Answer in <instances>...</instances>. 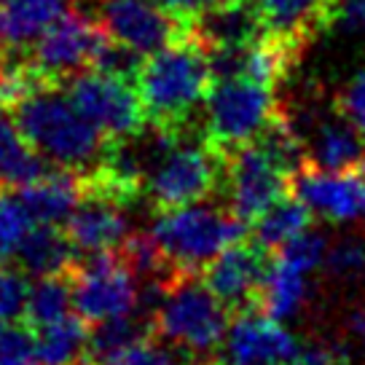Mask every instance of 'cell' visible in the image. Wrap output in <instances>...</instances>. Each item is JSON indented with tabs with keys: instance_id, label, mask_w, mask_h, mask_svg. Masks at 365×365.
<instances>
[{
	"instance_id": "obj_1",
	"label": "cell",
	"mask_w": 365,
	"mask_h": 365,
	"mask_svg": "<svg viewBox=\"0 0 365 365\" xmlns=\"http://www.w3.org/2000/svg\"><path fill=\"white\" fill-rule=\"evenodd\" d=\"M24 140L48 164L89 175L103 164L110 140L81 113L59 83H43L11 108Z\"/></svg>"
},
{
	"instance_id": "obj_2",
	"label": "cell",
	"mask_w": 365,
	"mask_h": 365,
	"mask_svg": "<svg viewBox=\"0 0 365 365\" xmlns=\"http://www.w3.org/2000/svg\"><path fill=\"white\" fill-rule=\"evenodd\" d=\"M212 70L207 48L188 30L164 48L145 54L135 73L140 103L148 124L182 132L196 105L205 103L212 89Z\"/></svg>"
},
{
	"instance_id": "obj_3",
	"label": "cell",
	"mask_w": 365,
	"mask_h": 365,
	"mask_svg": "<svg viewBox=\"0 0 365 365\" xmlns=\"http://www.w3.org/2000/svg\"><path fill=\"white\" fill-rule=\"evenodd\" d=\"M247 223H242L226 205H185L159 212L150 228L153 245L170 277L202 274L207 263L228 245L247 237Z\"/></svg>"
},
{
	"instance_id": "obj_4",
	"label": "cell",
	"mask_w": 365,
	"mask_h": 365,
	"mask_svg": "<svg viewBox=\"0 0 365 365\" xmlns=\"http://www.w3.org/2000/svg\"><path fill=\"white\" fill-rule=\"evenodd\" d=\"M231 317V309L205 285L202 274L172 277L150 309L153 336L191 354L220 349Z\"/></svg>"
},
{
	"instance_id": "obj_5",
	"label": "cell",
	"mask_w": 365,
	"mask_h": 365,
	"mask_svg": "<svg viewBox=\"0 0 365 365\" xmlns=\"http://www.w3.org/2000/svg\"><path fill=\"white\" fill-rule=\"evenodd\" d=\"M205 108V140L217 153L258 140L263 129L282 113L274 86L245 76L215 81L207 94Z\"/></svg>"
},
{
	"instance_id": "obj_6",
	"label": "cell",
	"mask_w": 365,
	"mask_h": 365,
	"mask_svg": "<svg viewBox=\"0 0 365 365\" xmlns=\"http://www.w3.org/2000/svg\"><path fill=\"white\" fill-rule=\"evenodd\" d=\"M73 309L89 325L129 317L140 304V274L121 250L83 255L70 266Z\"/></svg>"
},
{
	"instance_id": "obj_7",
	"label": "cell",
	"mask_w": 365,
	"mask_h": 365,
	"mask_svg": "<svg viewBox=\"0 0 365 365\" xmlns=\"http://www.w3.org/2000/svg\"><path fill=\"white\" fill-rule=\"evenodd\" d=\"M223 180V156L205 137L202 143H180L161 153L145 178V194L156 212L205 202Z\"/></svg>"
},
{
	"instance_id": "obj_8",
	"label": "cell",
	"mask_w": 365,
	"mask_h": 365,
	"mask_svg": "<svg viewBox=\"0 0 365 365\" xmlns=\"http://www.w3.org/2000/svg\"><path fill=\"white\" fill-rule=\"evenodd\" d=\"M68 97L110 143L129 140L148 126L137 86L118 73L81 70L68 81Z\"/></svg>"
},
{
	"instance_id": "obj_9",
	"label": "cell",
	"mask_w": 365,
	"mask_h": 365,
	"mask_svg": "<svg viewBox=\"0 0 365 365\" xmlns=\"http://www.w3.org/2000/svg\"><path fill=\"white\" fill-rule=\"evenodd\" d=\"M220 156H223L220 188L226 194V207L250 228L263 212H269L279 199L290 194V175L255 140Z\"/></svg>"
},
{
	"instance_id": "obj_10",
	"label": "cell",
	"mask_w": 365,
	"mask_h": 365,
	"mask_svg": "<svg viewBox=\"0 0 365 365\" xmlns=\"http://www.w3.org/2000/svg\"><path fill=\"white\" fill-rule=\"evenodd\" d=\"M105 38H108V33L97 19L70 9L35 41L27 62L41 76L62 86L76 73L91 68Z\"/></svg>"
},
{
	"instance_id": "obj_11",
	"label": "cell",
	"mask_w": 365,
	"mask_h": 365,
	"mask_svg": "<svg viewBox=\"0 0 365 365\" xmlns=\"http://www.w3.org/2000/svg\"><path fill=\"white\" fill-rule=\"evenodd\" d=\"M97 22L113 38L140 57L153 54L191 30V24L170 14L159 0H100Z\"/></svg>"
},
{
	"instance_id": "obj_12",
	"label": "cell",
	"mask_w": 365,
	"mask_h": 365,
	"mask_svg": "<svg viewBox=\"0 0 365 365\" xmlns=\"http://www.w3.org/2000/svg\"><path fill=\"white\" fill-rule=\"evenodd\" d=\"M304 346L282 325L261 309H245L231 317L217 365H290Z\"/></svg>"
},
{
	"instance_id": "obj_13",
	"label": "cell",
	"mask_w": 365,
	"mask_h": 365,
	"mask_svg": "<svg viewBox=\"0 0 365 365\" xmlns=\"http://www.w3.org/2000/svg\"><path fill=\"white\" fill-rule=\"evenodd\" d=\"M266 269H269V250L245 237L228 245L223 252H217L202 269V279L231 309V314H237L245 309H258Z\"/></svg>"
},
{
	"instance_id": "obj_14",
	"label": "cell",
	"mask_w": 365,
	"mask_h": 365,
	"mask_svg": "<svg viewBox=\"0 0 365 365\" xmlns=\"http://www.w3.org/2000/svg\"><path fill=\"white\" fill-rule=\"evenodd\" d=\"M290 194L331 223H349L365 212V180L357 170L336 172L304 164L290 175Z\"/></svg>"
},
{
	"instance_id": "obj_15",
	"label": "cell",
	"mask_w": 365,
	"mask_h": 365,
	"mask_svg": "<svg viewBox=\"0 0 365 365\" xmlns=\"http://www.w3.org/2000/svg\"><path fill=\"white\" fill-rule=\"evenodd\" d=\"M124 207L126 205L121 199L83 182V196H81L78 207L62 226L78 255L115 252L124 247L126 240L132 237Z\"/></svg>"
},
{
	"instance_id": "obj_16",
	"label": "cell",
	"mask_w": 365,
	"mask_h": 365,
	"mask_svg": "<svg viewBox=\"0 0 365 365\" xmlns=\"http://www.w3.org/2000/svg\"><path fill=\"white\" fill-rule=\"evenodd\" d=\"M263 30L255 0H217L191 22V33L205 48L247 46L261 38Z\"/></svg>"
},
{
	"instance_id": "obj_17",
	"label": "cell",
	"mask_w": 365,
	"mask_h": 365,
	"mask_svg": "<svg viewBox=\"0 0 365 365\" xmlns=\"http://www.w3.org/2000/svg\"><path fill=\"white\" fill-rule=\"evenodd\" d=\"M19 194H22L27 210L33 212L35 223L65 226L83 196V175L62 170V167H51L38 180L19 185Z\"/></svg>"
},
{
	"instance_id": "obj_18",
	"label": "cell",
	"mask_w": 365,
	"mask_h": 365,
	"mask_svg": "<svg viewBox=\"0 0 365 365\" xmlns=\"http://www.w3.org/2000/svg\"><path fill=\"white\" fill-rule=\"evenodd\" d=\"M73 9V0H3L0 3V48L19 51Z\"/></svg>"
},
{
	"instance_id": "obj_19",
	"label": "cell",
	"mask_w": 365,
	"mask_h": 365,
	"mask_svg": "<svg viewBox=\"0 0 365 365\" xmlns=\"http://www.w3.org/2000/svg\"><path fill=\"white\" fill-rule=\"evenodd\" d=\"M263 27L307 46L314 35L333 22L336 0H255Z\"/></svg>"
},
{
	"instance_id": "obj_20",
	"label": "cell",
	"mask_w": 365,
	"mask_h": 365,
	"mask_svg": "<svg viewBox=\"0 0 365 365\" xmlns=\"http://www.w3.org/2000/svg\"><path fill=\"white\" fill-rule=\"evenodd\" d=\"M309 164L319 170H357L365 159V137L341 113L339 118L319 121L312 140L307 143Z\"/></svg>"
},
{
	"instance_id": "obj_21",
	"label": "cell",
	"mask_w": 365,
	"mask_h": 365,
	"mask_svg": "<svg viewBox=\"0 0 365 365\" xmlns=\"http://www.w3.org/2000/svg\"><path fill=\"white\" fill-rule=\"evenodd\" d=\"M78 261V250L68 240L65 228L51 223H35L27 234L22 250L16 255V263L24 274L33 277H48V274H65Z\"/></svg>"
},
{
	"instance_id": "obj_22",
	"label": "cell",
	"mask_w": 365,
	"mask_h": 365,
	"mask_svg": "<svg viewBox=\"0 0 365 365\" xmlns=\"http://www.w3.org/2000/svg\"><path fill=\"white\" fill-rule=\"evenodd\" d=\"M35 333V357L43 365H81L86 360L91 325L78 312L57 319Z\"/></svg>"
},
{
	"instance_id": "obj_23",
	"label": "cell",
	"mask_w": 365,
	"mask_h": 365,
	"mask_svg": "<svg viewBox=\"0 0 365 365\" xmlns=\"http://www.w3.org/2000/svg\"><path fill=\"white\" fill-rule=\"evenodd\" d=\"M54 164H48L24 140L14 115L0 113V185L3 188H19V185L38 180Z\"/></svg>"
},
{
	"instance_id": "obj_24",
	"label": "cell",
	"mask_w": 365,
	"mask_h": 365,
	"mask_svg": "<svg viewBox=\"0 0 365 365\" xmlns=\"http://www.w3.org/2000/svg\"><path fill=\"white\" fill-rule=\"evenodd\" d=\"M307 293H309V274L301 272L293 263L272 255L266 277H263L258 309L266 312L274 319H290L293 314H298V309L304 307Z\"/></svg>"
},
{
	"instance_id": "obj_25",
	"label": "cell",
	"mask_w": 365,
	"mask_h": 365,
	"mask_svg": "<svg viewBox=\"0 0 365 365\" xmlns=\"http://www.w3.org/2000/svg\"><path fill=\"white\" fill-rule=\"evenodd\" d=\"M312 210H309L298 196L287 194L285 199H279L277 205L263 212L255 223H252V240L269 252L279 250L282 245L304 234L307 228H312Z\"/></svg>"
},
{
	"instance_id": "obj_26",
	"label": "cell",
	"mask_w": 365,
	"mask_h": 365,
	"mask_svg": "<svg viewBox=\"0 0 365 365\" xmlns=\"http://www.w3.org/2000/svg\"><path fill=\"white\" fill-rule=\"evenodd\" d=\"M73 309V282H70V272L65 274H48V277H38V282L30 285V296H27V309H24V325L30 331L46 328L57 319L68 317Z\"/></svg>"
},
{
	"instance_id": "obj_27",
	"label": "cell",
	"mask_w": 365,
	"mask_h": 365,
	"mask_svg": "<svg viewBox=\"0 0 365 365\" xmlns=\"http://www.w3.org/2000/svg\"><path fill=\"white\" fill-rule=\"evenodd\" d=\"M33 228L35 217L24 205L19 188L0 185V263L16 261L24 240Z\"/></svg>"
},
{
	"instance_id": "obj_28",
	"label": "cell",
	"mask_w": 365,
	"mask_h": 365,
	"mask_svg": "<svg viewBox=\"0 0 365 365\" xmlns=\"http://www.w3.org/2000/svg\"><path fill=\"white\" fill-rule=\"evenodd\" d=\"M272 255L282 258V261L298 266L301 272L312 274L317 266L325 263V255H328V240L322 231H314V228H307L304 234H298L293 240L282 245L279 250H274Z\"/></svg>"
},
{
	"instance_id": "obj_29",
	"label": "cell",
	"mask_w": 365,
	"mask_h": 365,
	"mask_svg": "<svg viewBox=\"0 0 365 365\" xmlns=\"http://www.w3.org/2000/svg\"><path fill=\"white\" fill-rule=\"evenodd\" d=\"M27 296H30L27 274L0 266V322L24 319Z\"/></svg>"
},
{
	"instance_id": "obj_30",
	"label": "cell",
	"mask_w": 365,
	"mask_h": 365,
	"mask_svg": "<svg viewBox=\"0 0 365 365\" xmlns=\"http://www.w3.org/2000/svg\"><path fill=\"white\" fill-rule=\"evenodd\" d=\"M35 360V333L27 325L0 322V365H30Z\"/></svg>"
},
{
	"instance_id": "obj_31",
	"label": "cell",
	"mask_w": 365,
	"mask_h": 365,
	"mask_svg": "<svg viewBox=\"0 0 365 365\" xmlns=\"http://www.w3.org/2000/svg\"><path fill=\"white\" fill-rule=\"evenodd\" d=\"M325 266L331 269V274L336 277H357V274L365 272V242L349 240L339 242L328 247V255H325Z\"/></svg>"
},
{
	"instance_id": "obj_32",
	"label": "cell",
	"mask_w": 365,
	"mask_h": 365,
	"mask_svg": "<svg viewBox=\"0 0 365 365\" xmlns=\"http://www.w3.org/2000/svg\"><path fill=\"white\" fill-rule=\"evenodd\" d=\"M336 110L365 137V70L354 73L352 78L344 83L339 100H336Z\"/></svg>"
},
{
	"instance_id": "obj_33",
	"label": "cell",
	"mask_w": 365,
	"mask_h": 365,
	"mask_svg": "<svg viewBox=\"0 0 365 365\" xmlns=\"http://www.w3.org/2000/svg\"><path fill=\"white\" fill-rule=\"evenodd\" d=\"M172 349H175V346L167 349L161 339L148 336V339L137 341L115 365H182L180 357L172 352Z\"/></svg>"
},
{
	"instance_id": "obj_34",
	"label": "cell",
	"mask_w": 365,
	"mask_h": 365,
	"mask_svg": "<svg viewBox=\"0 0 365 365\" xmlns=\"http://www.w3.org/2000/svg\"><path fill=\"white\" fill-rule=\"evenodd\" d=\"M333 22H341L346 30H363L365 33V0H341V3H336Z\"/></svg>"
},
{
	"instance_id": "obj_35",
	"label": "cell",
	"mask_w": 365,
	"mask_h": 365,
	"mask_svg": "<svg viewBox=\"0 0 365 365\" xmlns=\"http://www.w3.org/2000/svg\"><path fill=\"white\" fill-rule=\"evenodd\" d=\"M290 365H344L341 357L325 346H309V349H301L298 357Z\"/></svg>"
},
{
	"instance_id": "obj_36",
	"label": "cell",
	"mask_w": 365,
	"mask_h": 365,
	"mask_svg": "<svg viewBox=\"0 0 365 365\" xmlns=\"http://www.w3.org/2000/svg\"><path fill=\"white\" fill-rule=\"evenodd\" d=\"M352 325H354V331H357V336H360V339H365V304H363V309L354 314Z\"/></svg>"
},
{
	"instance_id": "obj_37",
	"label": "cell",
	"mask_w": 365,
	"mask_h": 365,
	"mask_svg": "<svg viewBox=\"0 0 365 365\" xmlns=\"http://www.w3.org/2000/svg\"><path fill=\"white\" fill-rule=\"evenodd\" d=\"M196 365H217V363H196Z\"/></svg>"
},
{
	"instance_id": "obj_38",
	"label": "cell",
	"mask_w": 365,
	"mask_h": 365,
	"mask_svg": "<svg viewBox=\"0 0 365 365\" xmlns=\"http://www.w3.org/2000/svg\"><path fill=\"white\" fill-rule=\"evenodd\" d=\"M0 68H3V54H0Z\"/></svg>"
},
{
	"instance_id": "obj_39",
	"label": "cell",
	"mask_w": 365,
	"mask_h": 365,
	"mask_svg": "<svg viewBox=\"0 0 365 365\" xmlns=\"http://www.w3.org/2000/svg\"><path fill=\"white\" fill-rule=\"evenodd\" d=\"M212 3H217V0H210V6H212Z\"/></svg>"
},
{
	"instance_id": "obj_40",
	"label": "cell",
	"mask_w": 365,
	"mask_h": 365,
	"mask_svg": "<svg viewBox=\"0 0 365 365\" xmlns=\"http://www.w3.org/2000/svg\"><path fill=\"white\" fill-rule=\"evenodd\" d=\"M0 266H6V263H0Z\"/></svg>"
},
{
	"instance_id": "obj_41",
	"label": "cell",
	"mask_w": 365,
	"mask_h": 365,
	"mask_svg": "<svg viewBox=\"0 0 365 365\" xmlns=\"http://www.w3.org/2000/svg\"><path fill=\"white\" fill-rule=\"evenodd\" d=\"M0 3H3V0H0Z\"/></svg>"
}]
</instances>
